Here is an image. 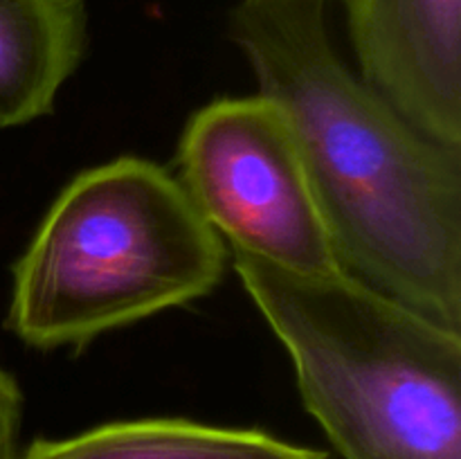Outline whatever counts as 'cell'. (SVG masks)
<instances>
[{
  "label": "cell",
  "mask_w": 461,
  "mask_h": 459,
  "mask_svg": "<svg viewBox=\"0 0 461 459\" xmlns=\"http://www.w3.org/2000/svg\"><path fill=\"white\" fill-rule=\"evenodd\" d=\"M230 36L291 122L342 273L461 331V148L342 61L327 0H239Z\"/></svg>",
  "instance_id": "cell-1"
},
{
  "label": "cell",
  "mask_w": 461,
  "mask_h": 459,
  "mask_svg": "<svg viewBox=\"0 0 461 459\" xmlns=\"http://www.w3.org/2000/svg\"><path fill=\"white\" fill-rule=\"evenodd\" d=\"M345 459H461V331L345 273L295 274L232 255Z\"/></svg>",
  "instance_id": "cell-2"
},
{
  "label": "cell",
  "mask_w": 461,
  "mask_h": 459,
  "mask_svg": "<svg viewBox=\"0 0 461 459\" xmlns=\"http://www.w3.org/2000/svg\"><path fill=\"white\" fill-rule=\"evenodd\" d=\"M225 243L178 178L142 158L81 171L50 205L14 266L7 328L41 351L95 338L205 297Z\"/></svg>",
  "instance_id": "cell-3"
},
{
  "label": "cell",
  "mask_w": 461,
  "mask_h": 459,
  "mask_svg": "<svg viewBox=\"0 0 461 459\" xmlns=\"http://www.w3.org/2000/svg\"><path fill=\"white\" fill-rule=\"evenodd\" d=\"M178 183L232 255L295 274L342 273L300 144L264 94L214 99L189 117Z\"/></svg>",
  "instance_id": "cell-4"
},
{
  "label": "cell",
  "mask_w": 461,
  "mask_h": 459,
  "mask_svg": "<svg viewBox=\"0 0 461 459\" xmlns=\"http://www.w3.org/2000/svg\"><path fill=\"white\" fill-rule=\"evenodd\" d=\"M358 76L435 142L461 148V0H342Z\"/></svg>",
  "instance_id": "cell-5"
},
{
  "label": "cell",
  "mask_w": 461,
  "mask_h": 459,
  "mask_svg": "<svg viewBox=\"0 0 461 459\" xmlns=\"http://www.w3.org/2000/svg\"><path fill=\"white\" fill-rule=\"evenodd\" d=\"M86 45V0H0V129L50 115Z\"/></svg>",
  "instance_id": "cell-6"
},
{
  "label": "cell",
  "mask_w": 461,
  "mask_h": 459,
  "mask_svg": "<svg viewBox=\"0 0 461 459\" xmlns=\"http://www.w3.org/2000/svg\"><path fill=\"white\" fill-rule=\"evenodd\" d=\"M18 459H329V453L257 428H223L189 418H133L104 423L63 439H34Z\"/></svg>",
  "instance_id": "cell-7"
},
{
  "label": "cell",
  "mask_w": 461,
  "mask_h": 459,
  "mask_svg": "<svg viewBox=\"0 0 461 459\" xmlns=\"http://www.w3.org/2000/svg\"><path fill=\"white\" fill-rule=\"evenodd\" d=\"M23 394L16 378L0 367V459H18Z\"/></svg>",
  "instance_id": "cell-8"
}]
</instances>
